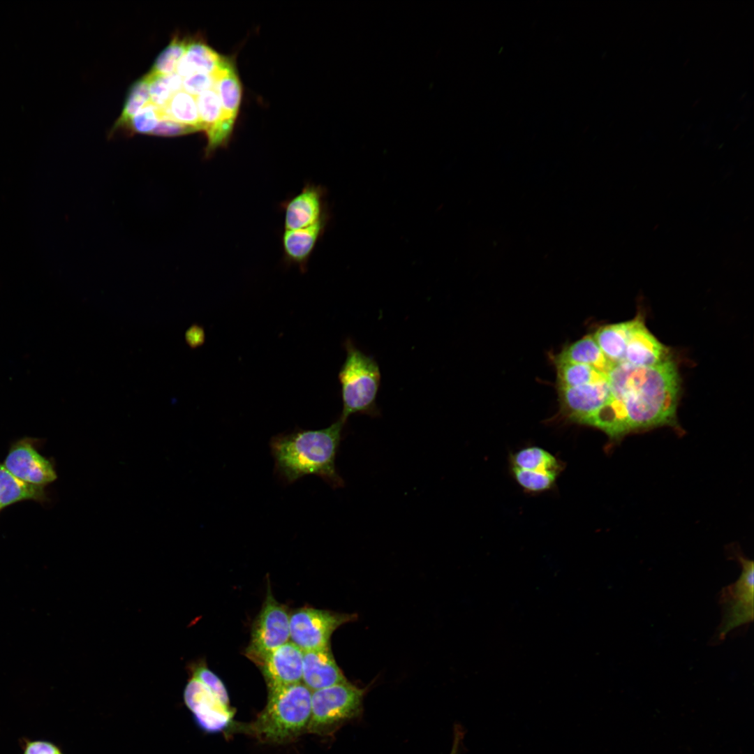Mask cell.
<instances>
[{
  "label": "cell",
  "instance_id": "1",
  "mask_svg": "<svg viewBox=\"0 0 754 754\" xmlns=\"http://www.w3.org/2000/svg\"><path fill=\"white\" fill-rule=\"evenodd\" d=\"M607 376L610 398L586 425L614 441L632 432L677 425L680 377L672 360L650 367L619 363Z\"/></svg>",
  "mask_w": 754,
  "mask_h": 754
},
{
  "label": "cell",
  "instance_id": "2",
  "mask_svg": "<svg viewBox=\"0 0 754 754\" xmlns=\"http://www.w3.org/2000/svg\"><path fill=\"white\" fill-rule=\"evenodd\" d=\"M346 423L339 417L325 429H297L272 437L269 447L280 480L291 484L305 475H316L334 489L343 487L336 457Z\"/></svg>",
  "mask_w": 754,
  "mask_h": 754
},
{
  "label": "cell",
  "instance_id": "3",
  "mask_svg": "<svg viewBox=\"0 0 754 754\" xmlns=\"http://www.w3.org/2000/svg\"><path fill=\"white\" fill-rule=\"evenodd\" d=\"M311 691L302 682L268 689L267 702L249 730L261 740L283 743L306 730Z\"/></svg>",
  "mask_w": 754,
  "mask_h": 754
},
{
  "label": "cell",
  "instance_id": "4",
  "mask_svg": "<svg viewBox=\"0 0 754 754\" xmlns=\"http://www.w3.org/2000/svg\"><path fill=\"white\" fill-rule=\"evenodd\" d=\"M346 357L339 372L343 422L351 415L380 416L376 399L380 385V371L376 360L366 355L348 339L344 343Z\"/></svg>",
  "mask_w": 754,
  "mask_h": 754
},
{
  "label": "cell",
  "instance_id": "5",
  "mask_svg": "<svg viewBox=\"0 0 754 754\" xmlns=\"http://www.w3.org/2000/svg\"><path fill=\"white\" fill-rule=\"evenodd\" d=\"M365 693L366 688L348 681L311 692V716L306 730L329 735L359 718L363 711Z\"/></svg>",
  "mask_w": 754,
  "mask_h": 754
},
{
  "label": "cell",
  "instance_id": "6",
  "mask_svg": "<svg viewBox=\"0 0 754 754\" xmlns=\"http://www.w3.org/2000/svg\"><path fill=\"white\" fill-rule=\"evenodd\" d=\"M741 570L739 578L719 593L720 623L709 642L720 644L735 629L747 627L753 621L754 563L741 554L736 556Z\"/></svg>",
  "mask_w": 754,
  "mask_h": 754
},
{
  "label": "cell",
  "instance_id": "7",
  "mask_svg": "<svg viewBox=\"0 0 754 754\" xmlns=\"http://www.w3.org/2000/svg\"><path fill=\"white\" fill-rule=\"evenodd\" d=\"M357 619L355 614L302 607L290 615V642L302 651L330 648L332 633L341 626Z\"/></svg>",
  "mask_w": 754,
  "mask_h": 754
},
{
  "label": "cell",
  "instance_id": "8",
  "mask_svg": "<svg viewBox=\"0 0 754 754\" xmlns=\"http://www.w3.org/2000/svg\"><path fill=\"white\" fill-rule=\"evenodd\" d=\"M290 615L285 605L267 591L263 607L255 619L246 656L258 666L273 650L289 642Z\"/></svg>",
  "mask_w": 754,
  "mask_h": 754
},
{
  "label": "cell",
  "instance_id": "9",
  "mask_svg": "<svg viewBox=\"0 0 754 754\" xmlns=\"http://www.w3.org/2000/svg\"><path fill=\"white\" fill-rule=\"evenodd\" d=\"M2 464L13 475L32 485L45 487L57 478L52 462L38 452L28 438L12 445Z\"/></svg>",
  "mask_w": 754,
  "mask_h": 754
},
{
  "label": "cell",
  "instance_id": "10",
  "mask_svg": "<svg viewBox=\"0 0 754 754\" xmlns=\"http://www.w3.org/2000/svg\"><path fill=\"white\" fill-rule=\"evenodd\" d=\"M563 413L572 421L586 424L609 401L608 376L582 385L559 387Z\"/></svg>",
  "mask_w": 754,
  "mask_h": 754
},
{
  "label": "cell",
  "instance_id": "11",
  "mask_svg": "<svg viewBox=\"0 0 754 754\" xmlns=\"http://www.w3.org/2000/svg\"><path fill=\"white\" fill-rule=\"evenodd\" d=\"M186 706L198 725L209 732L217 731L228 724L232 717L230 707L223 704L201 681L192 677L184 692Z\"/></svg>",
  "mask_w": 754,
  "mask_h": 754
},
{
  "label": "cell",
  "instance_id": "12",
  "mask_svg": "<svg viewBox=\"0 0 754 754\" xmlns=\"http://www.w3.org/2000/svg\"><path fill=\"white\" fill-rule=\"evenodd\" d=\"M672 360L670 348L648 330L638 315L628 320V333L623 362L650 367Z\"/></svg>",
  "mask_w": 754,
  "mask_h": 754
},
{
  "label": "cell",
  "instance_id": "13",
  "mask_svg": "<svg viewBox=\"0 0 754 754\" xmlns=\"http://www.w3.org/2000/svg\"><path fill=\"white\" fill-rule=\"evenodd\" d=\"M325 190L319 185L306 184L301 191L281 205L284 230L304 228L315 224L327 214Z\"/></svg>",
  "mask_w": 754,
  "mask_h": 754
},
{
  "label": "cell",
  "instance_id": "14",
  "mask_svg": "<svg viewBox=\"0 0 754 754\" xmlns=\"http://www.w3.org/2000/svg\"><path fill=\"white\" fill-rule=\"evenodd\" d=\"M303 651L291 642L268 653L260 664L268 689L302 682Z\"/></svg>",
  "mask_w": 754,
  "mask_h": 754
},
{
  "label": "cell",
  "instance_id": "15",
  "mask_svg": "<svg viewBox=\"0 0 754 754\" xmlns=\"http://www.w3.org/2000/svg\"><path fill=\"white\" fill-rule=\"evenodd\" d=\"M195 98L202 128L207 135L205 156L209 157L218 148L228 144L235 123L224 118L219 98L214 89Z\"/></svg>",
  "mask_w": 754,
  "mask_h": 754
},
{
  "label": "cell",
  "instance_id": "16",
  "mask_svg": "<svg viewBox=\"0 0 754 754\" xmlns=\"http://www.w3.org/2000/svg\"><path fill=\"white\" fill-rule=\"evenodd\" d=\"M328 214L310 226L283 230L281 246L286 264L296 265L302 272L306 270L309 260L325 232Z\"/></svg>",
  "mask_w": 754,
  "mask_h": 754
},
{
  "label": "cell",
  "instance_id": "17",
  "mask_svg": "<svg viewBox=\"0 0 754 754\" xmlns=\"http://www.w3.org/2000/svg\"><path fill=\"white\" fill-rule=\"evenodd\" d=\"M347 681L330 648L303 651L302 683L311 692Z\"/></svg>",
  "mask_w": 754,
  "mask_h": 754
},
{
  "label": "cell",
  "instance_id": "18",
  "mask_svg": "<svg viewBox=\"0 0 754 754\" xmlns=\"http://www.w3.org/2000/svg\"><path fill=\"white\" fill-rule=\"evenodd\" d=\"M228 60L204 43L190 40L184 54L177 64L175 73L182 78L197 73L213 75Z\"/></svg>",
  "mask_w": 754,
  "mask_h": 754
},
{
  "label": "cell",
  "instance_id": "19",
  "mask_svg": "<svg viewBox=\"0 0 754 754\" xmlns=\"http://www.w3.org/2000/svg\"><path fill=\"white\" fill-rule=\"evenodd\" d=\"M214 75V89L219 98L224 118L235 123L241 103L242 88L233 63L228 60Z\"/></svg>",
  "mask_w": 754,
  "mask_h": 754
},
{
  "label": "cell",
  "instance_id": "20",
  "mask_svg": "<svg viewBox=\"0 0 754 754\" xmlns=\"http://www.w3.org/2000/svg\"><path fill=\"white\" fill-rule=\"evenodd\" d=\"M559 362L587 364L606 374L615 365L605 356L591 335L585 336L563 349L555 357V363Z\"/></svg>",
  "mask_w": 754,
  "mask_h": 754
},
{
  "label": "cell",
  "instance_id": "21",
  "mask_svg": "<svg viewBox=\"0 0 754 754\" xmlns=\"http://www.w3.org/2000/svg\"><path fill=\"white\" fill-rule=\"evenodd\" d=\"M45 498V487L32 485L17 478L0 464L1 509L21 501L41 502Z\"/></svg>",
  "mask_w": 754,
  "mask_h": 754
},
{
  "label": "cell",
  "instance_id": "22",
  "mask_svg": "<svg viewBox=\"0 0 754 754\" xmlns=\"http://www.w3.org/2000/svg\"><path fill=\"white\" fill-rule=\"evenodd\" d=\"M628 333V321H626L602 326L593 337L605 356L616 364L623 361Z\"/></svg>",
  "mask_w": 754,
  "mask_h": 754
},
{
  "label": "cell",
  "instance_id": "23",
  "mask_svg": "<svg viewBox=\"0 0 754 754\" xmlns=\"http://www.w3.org/2000/svg\"><path fill=\"white\" fill-rule=\"evenodd\" d=\"M160 110L161 119H170L202 131L196 98L184 90L175 93L168 104Z\"/></svg>",
  "mask_w": 754,
  "mask_h": 754
},
{
  "label": "cell",
  "instance_id": "24",
  "mask_svg": "<svg viewBox=\"0 0 754 754\" xmlns=\"http://www.w3.org/2000/svg\"><path fill=\"white\" fill-rule=\"evenodd\" d=\"M512 468L550 473L558 475L560 465L558 460L547 450L539 447L524 448L511 457Z\"/></svg>",
  "mask_w": 754,
  "mask_h": 754
},
{
  "label": "cell",
  "instance_id": "25",
  "mask_svg": "<svg viewBox=\"0 0 754 754\" xmlns=\"http://www.w3.org/2000/svg\"><path fill=\"white\" fill-rule=\"evenodd\" d=\"M556 364L559 387L582 385L607 376V374L587 364L572 362H559Z\"/></svg>",
  "mask_w": 754,
  "mask_h": 754
},
{
  "label": "cell",
  "instance_id": "26",
  "mask_svg": "<svg viewBox=\"0 0 754 754\" xmlns=\"http://www.w3.org/2000/svg\"><path fill=\"white\" fill-rule=\"evenodd\" d=\"M148 102H149V80L147 75H145L131 87L121 114L115 122L113 130L128 128L132 118Z\"/></svg>",
  "mask_w": 754,
  "mask_h": 754
},
{
  "label": "cell",
  "instance_id": "27",
  "mask_svg": "<svg viewBox=\"0 0 754 754\" xmlns=\"http://www.w3.org/2000/svg\"><path fill=\"white\" fill-rule=\"evenodd\" d=\"M149 80V101L161 108L172 96L182 90L183 78L174 73L167 75L146 74Z\"/></svg>",
  "mask_w": 754,
  "mask_h": 754
},
{
  "label": "cell",
  "instance_id": "28",
  "mask_svg": "<svg viewBox=\"0 0 754 754\" xmlns=\"http://www.w3.org/2000/svg\"><path fill=\"white\" fill-rule=\"evenodd\" d=\"M188 40L175 36L168 46L158 55L151 71V75H167L175 73L178 62L184 54Z\"/></svg>",
  "mask_w": 754,
  "mask_h": 754
},
{
  "label": "cell",
  "instance_id": "29",
  "mask_svg": "<svg viewBox=\"0 0 754 754\" xmlns=\"http://www.w3.org/2000/svg\"><path fill=\"white\" fill-rule=\"evenodd\" d=\"M517 482L529 491H542L554 485L558 475L512 468Z\"/></svg>",
  "mask_w": 754,
  "mask_h": 754
},
{
  "label": "cell",
  "instance_id": "30",
  "mask_svg": "<svg viewBox=\"0 0 754 754\" xmlns=\"http://www.w3.org/2000/svg\"><path fill=\"white\" fill-rule=\"evenodd\" d=\"M161 119L160 108L149 101L135 114L128 128L133 133L151 135Z\"/></svg>",
  "mask_w": 754,
  "mask_h": 754
},
{
  "label": "cell",
  "instance_id": "31",
  "mask_svg": "<svg viewBox=\"0 0 754 754\" xmlns=\"http://www.w3.org/2000/svg\"><path fill=\"white\" fill-rule=\"evenodd\" d=\"M192 677L205 684L225 705L230 707L229 698L221 680L202 663L193 665L191 669Z\"/></svg>",
  "mask_w": 754,
  "mask_h": 754
},
{
  "label": "cell",
  "instance_id": "32",
  "mask_svg": "<svg viewBox=\"0 0 754 754\" xmlns=\"http://www.w3.org/2000/svg\"><path fill=\"white\" fill-rule=\"evenodd\" d=\"M214 75L197 73L183 78L182 90L196 97L201 93L214 89Z\"/></svg>",
  "mask_w": 754,
  "mask_h": 754
},
{
  "label": "cell",
  "instance_id": "33",
  "mask_svg": "<svg viewBox=\"0 0 754 754\" xmlns=\"http://www.w3.org/2000/svg\"><path fill=\"white\" fill-rule=\"evenodd\" d=\"M199 131L195 127L185 125L170 119H161L151 135L172 137Z\"/></svg>",
  "mask_w": 754,
  "mask_h": 754
},
{
  "label": "cell",
  "instance_id": "34",
  "mask_svg": "<svg viewBox=\"0 0 754 754\" xmlns=\"http://www.w3.org/2000/svg\"><path fill=\"white\" fill-rule=\"evenodd\" d=\"M22 754H62L59 748L54 744L43 741L36 740L26 742Z\"/></svg>",
  "mask_w": 754,
  "mask_h": 754
},
{
  "label": "cell",
  "instance_id": "35",
  "mask_svg": "<svg viewBox=\"0 0 754 754\" xmlns=\"http://www.w3.org/2000/svg\"><path fill=\"white\" fill-rule=\"evenodd\" d=\"M185 339L191 348H195L201 346L205 341L203 328L198 325H193L186 332Z\"/></svg>",
  "mask_w": 754,
  "mask_h": 754
},
{
  "label": "cell",
  "instance_id": "36",
  "mask_svg": "<svg viewBox=\"0 0 754 754\" xmlns=\"http://www.w3.org/2000/svg\"><path fill=\"white\" fill-rule=\"evenodd\" d=\"M461 737V731L457 730L454 732V738L453 745H452V749H451V751H450V754H457V751H458V749H459V743H460Z\"/></svg>",
  "mask_w": 754,
  "mask_h": 754
},
{
  "label": "cell",
  "instance_id": "37",
  "mask_svg": "<svg viewBox=\"0 0 754 754\" xmlns=\"http://www.w3.org/2000/svg\"><path fill=\"white\" fill-rule=\"evenodd\" d=\"M1 510V508H0V510Z\"/></svg>",
  "mask_w": 754,
  "mask_h": 754
}]
</instances>
